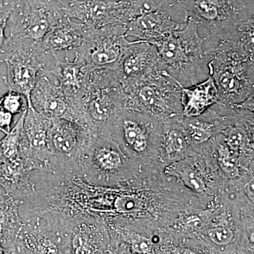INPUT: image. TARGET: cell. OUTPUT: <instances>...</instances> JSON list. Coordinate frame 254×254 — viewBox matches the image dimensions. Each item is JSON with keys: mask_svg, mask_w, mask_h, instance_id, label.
I'll return each instance as SVG.
<instances>
[{"mask_svg": "<svg viewBox=\"0 0 254 254\" xmlns=\"http://www.w3.org/2000/svg\"><path fill=\"white\" fill-rule=\"evenodd\" d=\"M11 8L0 6V62H4L8 56V38L5 30Z\"/></svg>", "mask_w": 254, "mask_h": 254, "instance_id": "obj_24", "label": "cell"}, {"mask_svg": "<svg viewBox=\"0 0 254 254\" xmlns=\"http://www.w3.org/2000/svg\"><path fill=\"white\" fill-rule=\"evenodd\" d=\"M187 15L204 26L210 38L225 40L237 28L254 19L253 5L245 0H180Z\"/></svg>", "mask_w": 254, "mask_h": 254, "instance_id": "obj_4", "label": "cell"}, {"mask_svg": "<svg viewBox=\"0 0 254 254\" xmlns=\"http://www.w3.org/2000/svg\"><path fill=\"white\" fill-rule=\"evenodd\" d=\"M0 106L13 115L22 114L28 109L27 100L21 93L9 91L0 98Z\"/></svg>", "mask_w": 254, "mask_h": 254, "instance_id": "obj_22", "label": "cell"}, {"mask_svg": "<svg viewBox=\"0 0 254 254\" xmlns=\"http://www.w3.org/2000/svg\"><path fill=\"white\" fill-rule=\"evenodd\" d=\"M35 171H40L38 164L23 156L0 163V187L6 194L23 203L36 192L34 182L31 180Z\"/></svg>", "mask_w": 254, "mask_h": 254, "instance_id": "obj_15", "label": "cell"}, {"mask_svg": "<svg viewBox=\"0 0 254 254\" xmlns=\"http://www.w3.org/2000/svg\"><path fill=\"white\" fill-rule=\"evenodd\" d=\"M181 93L183 114L187 118L199 116L220 99L218 88L210 76L193 86H182Z\"/></svg>", "mask_w": 254, "mask_h": 254, "instance_id": "obj_18", "label": "cell"}, {"mask_svg": "<svg viewBox=\"0 0 254 254\" xmlns=\"http://www.w3.org/2000/svg\"><path fill=\"white\" fill-rule=\"evenodd\" d=\"M220 163L224 171L226 172L227 173H237V160L228 153L223 152V155H222L220 159Z\"/></svg>", "mask_w": 254, "mask_h": 254, "instance_id": "obj_31", "label": "cell"}, {"mask_svg": "<svg viewBox=\"0 0 254 254\" xmlns=\"http://www.w3.org/2000/svg\"><path fill=\"white\" fill-rule=\"evenodd\" d=\"M187 126L190 128L192 138L198 143L206 141L212 136L210 128L213 127V124L201 120H193L189 122Z\"/></svg>", "mask_w": 254, "mask_h": 254, "instance_id": "obj_23", "label": "cell"}, {"mask_svg": "<svg viewBox=\"0 0 254 254\" xmlns=\"http://www.w3.org/2000/svg\"><path fill=\"white\" fill-rule=\"evenodd\" d=\"M55 65L49 72L59 81V86L66 95L74 113V121L77 118L78 107L83 95L88 89L93 70L78 60L61 61L58 56Z\"/></svg>", "mask_w": 254, "mask_h": 254, "instance_id": "obj_13", "label": "cell"}, {"mask_svg": "<svg viewBox=\"0 0 254 254\" xmlns=\"http://www.w3.org/2000/svg\"><path fill=\"white\" fill-rule=\"evenodd\" d=\"M198 26L188 18L185 27L153 44L164 71L183 87L193 86L209 76L212 48L208 43L204 49L205 38H200Z\"/></svg>", "mask_w": 254, "mask_h": 254, "instance_id": "obj_2", "label": "cell"}, {"mask_svg": "<svg viewBox=\"0 0 254 254\" xmlns=\"http://www.w3.org/2000/svg\"><path fill=\"white\" fill-rule=\"evenodd\" d=\"M121 83L126 105L141 107L159 116L173 113L175 102L181 97L182 86L164 70L148 77Z\"/></svg>", "mask_w": 254, "mask_h": 254, "instance_id": "obj_6", "label": "cell"}, {"mask_svg": "<svg viewBox=\"0 0 254 254\" xmlns=\"http://www.w3.org/2000/svg\"><path fill=\"white\" fill-rule=\"evenodd\" d=\"M6 193H1V194H0V200H1V199H2L3 198H4V196L5 195H6Z\"/></svg>", "mask_w": 254, "mask_h": 254, "instance_id": "obj_37", "label": "cell"}, {"mask_svg": "<svg viewBox=\"0 0 254 254\" xmlns=\"http://www.w3.org/2000/svg\"><path fill=\"white\" fill-rule=\"evenodd\" d=\"M91 136L84 127L73 120H52L48 148L53 174L79 176L80 157Z\"/></svg>", "mask_w": 254, "mask_h": 254, "instance_id": "obj_8", "label": "cell"}, {"mask_svg": "<svg viewBox=\"0 0 254 254\" xmlns=\"http://www.w3.org/2000/svg\"><path fill=\"white\" fill-rule=\"evenodd\" d=\"M146 145L147 140L144 132V133H142L141 134H140L139 136L137 137L136 139L135 140V141L133 142V144H132V146H133V148H134V150H136V151L141 152L145 149Z\"/></svg>", "mask_w": 254, "mask_h": 254, "instance_id": "obj_33", "label": "cell"}, {"mask_svg": "<svg viewBox=\"0 0 254 254\" xmlns=\"http://www.w3.org/2000/svg\"><path fill=\"white\" fill-rule=\"evenodd\" d=\"M120 81L142 79L163 71L156 47L148 42H131L117 65Z\"/></svg>", "mask_w": 254, "mask_h": 254, "instance_id": "obj_12", "label": "cell"}, {"mask_svg": "<svg viewBox=\"0 0 254 254\" xmlns=\"http://www.w3.org/2000/svg\"><path fill=\"white\" fill-rule=\"evenodd\" d=\"M182 179L187 186L194 190L195 191L200 193L205 190L204 182L193 172L190 171V170L185 171L182 175Z\"/></svg>", "mask_w": 254, "mask_h": 254, "instance_id": "obj_28", "label": "cell"}, {"mask_svg": "<svg viewBox=\"0 0 254 254\" xmlns=\"http://www.w3.org/2000/svg\"><path fill=\"white\" fill-rule=\"evenodd\" d=\"M72 1V0H58V2L60 4V6H62V8H63L65 5L67 4L68 2Z\"/></svg>", "mask_w": 254, "mask_h": 254, "instance_id": "obj_36", "label": "cell"}, {"mask_svg": "<svg viewBox=\"0 0 254 254\" xmlns=\"http://www.w3.org/2000/svg\"><path fill=\"white\" fill-rule=\"evenodd\" d=\"M9 55L5 60L7 66L6 84L9 91L17 92L26 97L28 108H32L31 93L38 76L43 71L45 64L41 47L36 45H9Z\"/></svg>", "mask_w": 254, "mask_h": 254, "instance_id": "obj_9", "label": "cell"}, {"mask_svg": "<svg viewBox=\"0 0 254 254\" xmlns=\"http://www.w3.org/2000/svg\"><path fill=\"white\" fill-rule=\"evenodd\" d=\"M86 28L64 15L47 33L41 47L45 55L58 56L62 52L76 50L81 46Z\"/></svg>", "mask_w": 254, "mask_h": 254, "instance_id": "obj_17", "label": "cell"}, {"mask_svg": "<svg viewBox=\"0 0 254 254\" xmlns=\"http://www.w3.org/2000/svg\"><path fill=\"white\" fill-rule=\"evenodd\" d=\"M180 0H119L118 22L126 26L142 15L177 9Z\"/></svg>", "mask_w": 254, "mask_h": 254, "instance_id": "obj_20", "label": "cell"}, {"mask_svg": "<svg viewBox=\"0 0 254 254\" xmlns=\"http://www.w3.org/2000/svg\"><path fill=\"white\" fill-rule=\"evenodd\" d=\"M127 96L118 73L112 68L93 70L88 89L78 107L76 123L97 135L113 124L126 106Z\"/></svg>", "mask_w": 254, "mask_h": 254, "instance_id": "obj_3", "label": "cell"}, {"mask_svg": "<svg viewBox=\"0 0 254 254\" xmlns=\"http://www.w3.org/2000/svg\"><path fill=\"white\" fill-rule=\"evenodd\" d=\"M4 190H3L2 188H1V187H0V194H1V193H4Z\"/></svg>", "mask_w": 254, "mask_h": 254, "instance_id": "obj_38", "label": "cell"}, {"mask_svg": "<svg viewBox=\"0 0 254 254\" xmlns=\"http://www.w3.org/2000/svg\"><path fill=\"white\" fill-rule=\"evenodd\" d=\"M126 26L112 23L96 29H86L75 52V60L91 69H115L131 42L127 41Z\"/></svg>", "mask_w": 254, "mask_h": 254, "instance_id": "obj_7", "label": "cell"}, {"mask_svg": "<svg viewBox=\"0 0 254 254\" xmlns=\"http://www.w3.org/2000/svg\"><path fill=\"white\" fill-rule=\"evenodd\" d=\"M168 152L178 153L183 150L185 139L183 134L177 129H172L168 134Z\"/></svg>", "mask_w": 254, "mask_h": 254, "instance_id": "obj_26", "label": "cell"}, {"mask_svg": "<svg viewBox=\"0 0 254 254\" xmlns=\"http://www.w3.org/2000/svg\"><path fill=\"white\" fill-rule=\"evenodd\" d=\"M64 15L58 0H17L6 24L9 43L41 46L47 33Z\"/></svg>", "mask_w": 254, "mask_h": 254, "instance_id": "obj_5", "label": "cell"}, {"mask_svg": "<svg viewBox=\"0 0 254 254\" xmlns=\"http://www.w3.org/2000/svg\"><path fill=\"white\" fill-rule=\"evenodd\" d=\"M32 108L46 118L74 121V113L59 85H55L42 72L31 93Z\"/></svg>", "mask_w": 254, "mask_h": 254, "instance_id": "obj_14", "label": "cell"}, {"mask_svg": "<svg viewBox=\"0 0 254 254\" xmlns=\"http://www.w3.org/2000/svg\"><path fill=\"white\" fill-rule=\"evenodd\" d=\"M26 111L22 113L14 128L0 141V163L11 161L21 156V146L24 133L23 123Z\"/></svg>", "mask_w": 254, "mask_h": 254, "instance_id": "obj_21", "label": "cell"}, {"mask_svg": "<svg viewBox=\"0 0 254 254\" xmlns=\"http://www.w3.org/2000/svg\"><path fill=\"white\" fill-rule=\"evenodd\" d=\"M185 14L180 7L170 11H157L142 15L126 25V36L154 44L186 25Z\"/></svg>", "mask_w": 254, "mask_h": 254, "instance_id": "obj_11", "label": "cell"}, {"mask_svg": "<svg viewBox=\"0 0 254 254\" xmlns=\"http://www.w3.org/2000/svg\"><path fill=\"white\" fill-rule=\"evenodd\" d=\"M208 235L210 240L218 245H227L231 242L234 237L233 233L230 229L223 227L210 230L208 232Z\"/></svg>", "mask_w": 254, "mask_h": 254, "instance_id": "obj_27", "label": "cell"}, {"mask_svg": "<svg viewBox=\"0 0 254 254\" xmlns=\"http://www.w3.org/2000/svg\"><path fill=\"white\" fill-rule=\"evenodd\" d=\"M245 138V130L240 127H235L229 133L228 143L233 149L237 150L244 143Z\"/></svg>", "mask_w": 254, "mask_h": 254, "instance_id": "obj_29", "label": "cell"}, {"mask_svg": "<svg viewBox=\"0 0 254 254\" xmlns=\"http://www.w3.org/2000/svg\"><path fill=\"white\" fill-rule=\"evenodd\" d=\"M119 0H72L63 8L65 15L76 18L86 29L118 23Z\"/></svg>", "mask_w": 254, "mask_h": 254, "instance_id": "obj_16", "label": "cell"}, {"mask_svg": "<svg viewBox=\"0 0 254 254\" xmlns=\"http://www.w3.org/2000/svg\"><path fill=\"white\" fill-rule=\"evenodd\" d=\"M141 205V200L131 195L120 197L115 202L116 208L121 213H133L139 210Z\"/></svg>", "mask_w": 254, "mask_h": 254, "instance_id": "obj_25", "label": "cell"}, {"mask_svg": "<svg viewBox=\"0 0 254 254\" xmlns=\"http://www.w3.org/2000/svg\"><path fill=\"white\" fill-rule=\"evenodd\" d=\"M16 1L17 0H0V6H8L12 9Z\"/></svg>", "mask_w": 254, "mask_h": 254, "instance_id": "obj_34", "label": "cell"}, {"mask_svg": "<svg viewBox=\"0 0 254 254\" xmlns=\"http://www.w3.org/2000/svg\"><path fill=\"white\" fill-rule=\"evenodd\" d=\"M254 23L242 25L231 38L220 40L212 48L209 76L215 81L219 98L236 100L253 95Z\"/></svg>", "mask_w": 254, "mask_h": 254, "instance_id": "obj_1", "label": "cell"}, {"mask_svg": "<svg viewBox=\"0 0 254 254\" xmlns=\"http://www.w3.org/2000/svg\"><path fill=\"white\" fill-rule=\"evenodd\" d=\"M14 115L0 106V131L7 134L11 131Z\"/></svg>", "mask_w": 254, "mask_h": 254, "instance_id": "obj_30", "label": "cell"}, {"mask_svg": "<svg viewBox=\"0 0 254 254\" xmlns=\"http://www.w3.org/2000/svg\"><path fill=\"white\" fill-rule=\"evenodd\" d=\"M254 179H252V181L250 182V183L248 185V191L249 193H250V195H252V198L254 199Z\"/></svg>", "mask_w": 254, "mask_h": 254, "instance_id": "obj_35", "label": "cell"}, {"mask_svg": "<svg viewBox=\"0 0 254 254\" xmlns=\"http://www.w3.org/2000/svg\"><path fill=\"white\" fill-rule=\"evenodd\" d=\"M51 122V119L37 113L33 108H28L25 115L21 156L36 162L41 173H54L48 148V131Z\"/></svg>", "mask_w": 254, "mask_h": 254, "instance_id": "obj_10", "label": "cell"}, {"mask_svg": "<svg viewBox=\"0 0 254 254\" xmlns=\"http://www.w3.org/2000/svg\"><path fill=\"white\" fill-rule=\"evenodd\" d=\"M22 201L7 194L0 200V247L6 250L14 243L23 226L19 213Z\"/></svg>", "mask_w": 254, "mask_h": 254, "instance_id": "obj_19", "label": "cell"}, {"mask_svg": "<svg viewBox=\"0 0 254 254\" xmlns=\"http://www.w3.org/2000/svg\"><path fill=\"white\" fill-rule=\"evenodd\" d=\"M132 248L137 253L147 254L149 253L151 250V245L146 239L137 237L132 240Z\"/></svg>", "mask_w": 254, "mask_h": 254, "instance_id": "obj_32", "label": "cell"}]
</instances>
